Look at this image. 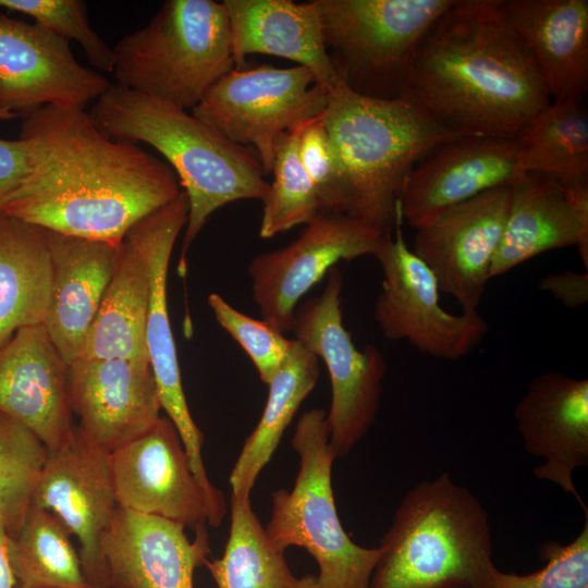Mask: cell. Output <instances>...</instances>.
<instances>
[{
  "instance_id": "cell-41",
  "label": "cell",
  "mask_w": 588,
  "mask_h": 588,
  "mask_svg": "<svg viewBox=\"0 0 588 588\" xmlns=\"http://www.w3.org/2000/svg\"><path fill=\"white\" fill-rule=\"evenodd\" d=\"M9 540L7 530L0 524V588H16L19 586L10 564Z\"/></svg>"
},
{
  "instance_id": "cell-3",
  "label": "cell",
  "mask_w": 588,
  "mask_h": 588,
  "mask_svg": "<svg viewBox=\"0 0 588 588\" xmlns=\"http://www.w3.org/2000/svg\"><path fill=\"white\" fill-rule=\"evenodd\" d=\"M88 114L112 139L150 145L174 171L188 204L177 265L182 277L187 252L211 213L240 199L262 200L269 189L253 148L230 140L170 102L111 83Z\"/></svg>"
},
{
  "instance_id": "cell-4",
  "label": "cell",
  "mask_w": 588,
  "mask_h": 588,
  "mask_svg": "<svg viewBox=\"0 0 588 588\" xmlns=\"http://www.w3.org/2000/svg\"><path fill=\"white\" fill-rule=\"evenodd\" d=\"M379 547L369 588H491L498 569L487 511L446 473L405 493Z\"/></svg>"
},
{
  "instance_id": "cell-2",
  "label": "cell",
  "mask_w": 588,
  "mask_h": 588,
  "mask_svg": "<svg viewBox=\"0 0 588 588\" xmlns=\"http://www.w3.org/2000/svg\"><path fill=\"white\" fill-rule=\"evenodd\" d=\"M399 98L458 136L505 139L551 102L500 0H454L414 48Z\"/></svg>"
},
{
  "instance_id": "cell-33",
  "label": "cell",
  "mask_w": 588,
  "mask_h": 588,
  "mask_svg": "<svg viewBox=\"0 0 588 588\" xmlns=\"http://www.w3.org/2000/svg\"><path fill=\"white\" fill-rule=\"evenodd\" d=\"M48 449L26 426L0 413V524L10 538L34 505Z\"/></svg>"
},
{
  "instance_id": "cell-37",
  "label": "cell",
  "mask_w": 588,
  "mask_h": 588,
  "mask_svg": "<svg viewBox=\"0 0 588 588\" xmlns=\"http://www.w3.org/2000/svg\"><path fill=\"white\" fill-rule=\"evenodd\" d=\"M585 524L572 542L562 546L548 541L540 548V569L529 574L503 573L493 575L491 588H588V511Z\"/></svg>"
},
{
  "instance_id": "cell-29",
  "label": "cell",
  "mask_w": 588,
  "mask_h": 588,
  "mask_svg": "<svg viewBox=\"0 0 588 588\" xmlns=\"http://www.w3.org/2000/svg\"><path fill=\"white\" fill-rule=\"evenodd\" d=\"M319 377V359L294 339L286 359L267 384L262 414L232 467L229 482L233 494L250 497L265 466L278 449L285 429Z\"/></svg>"
},
{
  "instance_id": "cell-14",
  "label": "cell",
  "mask_w": 588,
  "mask_h": 588,
  "mask_svg": "<svg viewBox=\"0 0 588 588\" xmlns=\"http://www.w3.org/2000/svg\"><path fill=\"white\" fill-rule=\"evenodd\" d=\"M188 204L183 191L163 208L137 222L131 230L146 256L150 273V298L146 323V347L161 409L175 426L194 475L210 489L201 448L204 434L194 421L184 394L167 301L168 270L173 246L186 225Z\"/></svg>"
},
{
  "instance_id": "cell-20",
  "label": "cell",
  "mask_w": 588,
  "mask_h": 588,
  "mask_svg": "<svg viewBox=\"0 0 588 588\" xmlns=\"http://www.w3.org/2000/svg\"><path fill=\"white\" fill-rule=\"evenodd\" d=\"M517 140L458 136L426 154L407 175L400 196L403 217L415 229L441 211L517 175Z\"/></svg>"
},
{
  "instance_id": "cell-17",
  "label": "cell",
  "mask_w": 588,
  "mask_h": 588,
  "mask_svg": "<svg viewBox=\"0 0 588 588\" xmlns=\"http://www.w3.org/2000/svg\"><path fill=\"white\" fill-rule=\"evenodd\" d=\"M34 505L58 516L79 543V559L93 588H109L101 540L118 507L109 454L76 430L48 450Z\"/></svg>"
},
{
  "instance_id": "cell-31",
  "label": "cell",
  "mask_w": 588,
  "mask_h": 588,
  "mask_svg": "<svg viewBox=\"0 0 588 588\" xmlns=\"http://www.w3.org/2000/svg\"><path fill=\"white\" fill-rule=\"evenodd\" d=\"M516 140L517 174L541 173L563 186L588 181V115L581 100L551 101Z\"/></svg>"
},
{
  "instance_id": "cell-6",
  "label": "cell",
  "mask_w": 588,
  "mask_h": 588,
  "mask_svg": "<svg viewBox=\"0 0 588 588\" xmlns=\"http://www.w3.org/2000/svg\"><path fill=\"white\" fill-rule=\"evenodd\" d=\"M117 84L183 110L234 69L229 19L212 0H168L113 47Z\"/></svg>"
},
{
  "instance_id": "cell-13",
  "label": "cell",
  "mask_w": 588,
  "mask_h": 588,
  "mask_svg": "<svg viewBox=\"0 0 588 588\" xmlns=\"http://www.w3.org/2000/svg\"><path fill=\"white\" fill-rule=\"evenodd\" d=\"M110 85L76 60L70 41L0 12V111L23 118L46 106L85 109Z\"/></svg>"
},
{
  "instance_id": "cell-12",
  "label": "cell",
  "mask_w": 588,
  "mask_h": 588,
  "mask_svg": "<svg viewBox=\"0 0 588 588\" xmlns=\"http://www.w3.org/2000/svg\"><path fill=\"white\" fill-rule=\"evenodd\" d=\"M382 234L347 215H318L291 244L255 256L247 271L262 319L292 331L299 299L338 262L373 256Z\"/></svg>"
},
{
  "instance_id": "cell-18",
  "label": "cell",
  "mask_w": 588,
  "mask_h": 588,
  "mask_svg": "<svg viewBox=\"0 0 588 588\" xmlns=\"http://www.w3.org/2000/svg\"><path fill=\"white\" fill-rule=\"evenodd\" d=\"M68 399L79 436L111 454L161 417L150 366L119 358H77L68 369Z\"/></svg>"
},
{
  "instance_id": "cell-36",
  "label": "cell",
  "mask_w": 588,
  "mask_h": 588,
  "mask_svg": "<svg viewBox=\"0 0 588 588\" xmlns=\"http://www.w3.org/2000/svg\"><path fill=\"white\" fill-rule=\"evenodd\" d=\"M207 303L218 323L240 344L255 365L260 380L268 384L291 352L294 340L269 322L254 319L212 293Z\"/></svg>"
},
{
  "instance_id": "cell-15",
  "label": "cell",
  "mask_w": 588,
  "mask_h": 588,
  "mask_svg": "<svg viewBox=\"0 0 588 588\" xmlns=\"http://www.w3.org/2000/svg\"><path fill=\"white\" fill-rule=\"evenodd\" d=\"M511 200L510 184L454 205L416 228L413 252L462 311H478L501 243Z\"/></svg>"
},
{
  "instance_id": "cell-1",
  "label": "cell",
  "mask_w": 588,
  "mask_h": 588,
  "mask_svg": "<svg viewBox=\"0 0 588 588\" xmlns=\"http://www.w3.org/2000/svg\"><path fill=\"white\" fill-rule=\"evenodd\" d=\"M28 171L1 213L50 232L118 246L181 193L169 164L101 133L88 111L42 107L23 117Z\"/></svg>"
},
{
  "instance_id": "cell-11",
  "label": "cell",
  "mask_w": 588,
  "mask_h": 588,
  "mask_svg": "<svg viewBox=\"0 0 588 588\" xmlns=\"http://www.w3.org/2000/svg\"><path fill=\"white\" fill-rule=\"evenodd\" d=\"M401 218L382 234L375 258L382 270L375 320L389 341H407L434 358L457 360L488 332L479 311L452 314L440 304L439 283L429 267L406 245Z\"/></svg>"
},
{
  "instance_id": "cell-5",
  "label": "cell",
  "mask_w": 588,
  "mask_h": 588,
  "mask_svg": "<svg viewBox=\"0 0 588 588\" xmlns=\"http://www.w3.org/2000/svg\"><path fill=\"white\" fill-rule=\"evenodd\" d=\"M322 120L346 188L347 216L382 233L403 218L400 196L415 164L458 137L403 98L364 96L341 79L329 91Z\"/></svg>"
},
{
  "instance_id": "cell-7",
  "label": "cell",
  "mask_w": 588,
  "mask_h": 588,
  "mask_svg": "<svg viewBox=\"0 0 588 588\" xmlns=\"http://www.w3.org/2000/svg\"><path fill=\"white\" fill-rule=\"evenodd\" d=\"M322 408L306 411L291 440L299 467L291 490L271 493L266 530L285 550L304 548L317 562V588H369L382 549L355 543L340 520L333 488L335 461Z\"/></svg>"
},
{
  "instance_id": "cell-8",
  "label": "cell",
  "mask_w": 588,
  "mask_h": 588,
  "mask_svg": "<svg viewBox=\"0 0 588 588\" xmlns=\"http://www.w3.org/2000/svg\"><path fill=\"white\" fill-rule=\"evenodd\" d=\"M454 0H317L324 44L339 79L353 91L399 98L419 39Z\"/></svg>"
},
{
  "instance_id": "cell-40",
  "label": "cell",
  "mask_w": 588,
  "mask_h": 588,
  "mask_svg": "<svg viewBox=\"0 0 588 588\" xmlns=\"http://www.w3.org/2000/svg\"><path fill=\"white\" fill-rule=\"evenodd\" d=\"M538 287L565 307L577 309L588 302V271L549 273L539 280Z\"/></svg>"
},
{
  "instance_id": "cell-9",
  "label": "cell",
  "mask_w": 588,
  "mask_h": 588,
  "mask_svg": "<svg viewBox=\"0 0 588 588\" xmlns=\"http://www.w3.org/2000/svg\"><path fill=\"white\" fill-rule=\"evenodd\" d=\"M322 293L296 308L295 340L321 359L331 382L326 414L329 441L335 460L347 456L373 425L381 402L387 362L381 351L358 348L343 324V275L338 267L328 272Z\"/></svg>"
},
{
  "instance_id": "cell-21",
  "label": "cell",
  "mask_w": 588,
  "mask_h": 588,
  "mask_svg": "<svg viewBox=\"0 0 588 588\" xmlns=\"http://www.w3.org/2000/svg\"><path fill=\"white\" fill-rule=\"evenodd\" d=\"M514 417L527 453L543 461L534 476L559 486L588 511L573 481L574 471L588 465V380L541 373L529 383Z\"/></svg>"
},
{
  "instance_id": "cell-42",
  "label": "cell",
  "mask_w": 588,
  "mask_h": 588,
  "mask_svg": "<svg viewBox=\"0 0 588 588\" xmlns=\"http://www.w3.org/2000/svg\"><path fill=\"white\" fill-rule=\"evenodd\" d=\"M15 118H17L16 114L0 111V120H11V119H15Z\"/></svg>"
},
{
  "instance_id": "cell-16",
  "label": "cell",
  "mask_w": 588,
  "mask_h": 588,
  "mask_svg": "<svg viewBox=\"0 0 588 588\" xmlns=\"http://www.w3.org/2000/svg\"><path fill=\"white\" fill-rule=\"evenodd\" d=\"M109 458L120 507L170 519L193 530L209 525L208 497L167 416L113 451Z\"/></svg>"
},
{
  "instance_id": "cell-30",
  "label": "cell",
  "mask_w": 588,
  "mask_h": 588,
  "mask_svg": "<svg viewBox=\"0 0 588 588\" xmlns=\"http://www.w3.org/2000/svg\"><path fill=\"white\" fill-rule=\"evenodd\" d=\"M231 518L223 554L206 560L217 588H317V575L296 576L284 551L269 537L250 497L231 494Z\"/></svg>"
},
{
  "instance_id": "cell-28",
  "label": "cell",
  "mask_w": 588,
  "mask_h": 588,
  "mask_svg": "<svg viewBox=\"0 0 588 588\" xmlns=\"http://www.w3.org/2000/svg\"><path fill=\"white\" fill-rule=\"evenodd\" d=\"M51 287L49 231L0 213V346L44 323Z\"/></svg>"
},
{
  "instance_id": "cell-32",
  "label": "cell",
  "mask_w": 588,
  "mask_h": 588,
  "mask_svg": "<svg viewBox=\"0 0 588 588\" xmlns=\"http://www.w3.org/2000/svg\"><path fill=\"white\" fill-rule=\"evenodd\" d=\"M71 532L52 512L33 505L9 540V559L20 588H93Z\"/></svg>"
},
{
  "instance_id": "cell-26",
  "label": "cell",
  "mask_w": 588,
  "mask_h": 588,
  "mask_svg": "<svg viewBox=\"0 0 588 588\" xmlns=\"http://www.w3.org/2000/svg\"><path fill=\"white\" fill-rule=\"evenodd\" d=\"M52 287L44 328L70 365L86 335L112 274L117 246L49 231Z\"/></svg>"
},
{
  "instance_id": "cell-24",
  "label": "cell",
  "mask_w": 588,
  "mask_h": 588,
  "mask_svg": "<svg viewBox=\"0 0 588 588\" xmlns=\"http://www.w3.org/2000/svg\"><path fill=\"white\" fill-rule=\"evenodd\" d=\"M530 52L551 101L581 100L588 87L587 0H500Z\"/></svg>"
},
{
  "instance_id": "cell-22",
  "label": "cell",
  "mask_w": 588,
  "mask_h": 588,
  "mask_svg": "<svg viewBox=\"0 0 588 588\" xmlns=\"http://www.w3.org/2000/svg\"><path fill=\"white\" fill-rule=\"evenodd\" d=\"M510 187L509 212L490 279L539 254L573 245L588 271V181L563 186L548 175L524 172Z\"/></svg>"
},
{
  "instance_id": "cell-39",
  "label": "cell",
  "mask_w": 588,
  "mask_h": 588,
  "mask_svg": "<svg viewBox=\"0 0 588 588\" xmlns=\"http://www.w3.org/2000/svg\"><path fill=\"white\" fill-rule=\"evenodd\" d=\"M28 171V154L21 139L0 138V213Z\"/></svg>"
},
{
  "instance_id": "cell-27",
  "label": "cell",
  "mask_w": 588,
  "mask_h": 588,
  "mask_svg": "<svg viewBox=\"0 0 588 588\" xmlns=\"http://www.w3.org/2000/svg\"><path fill=\"white\" fill-rule=\"evenodd\" d=\"M149 298L148 262L130 230L117 246L112 274L81 357L119 358L149 366L146 347Z\"/></svg>"
},
{
  "instance_id": "cell-19",
  "label": "cell",
  "mask_w": 588,
  "mask_h": 588,
  "mask_svg": "<svg viewBox=\"0 0 588 588\" xmlns=\"http://www.w3.org/2000/svg\"><path fill=\"white\" fill-rule=\"evenodd\" d=\"M191 540L185 527L118 505L101 540L109 588H194L210 555L207 525Z\"/></svg>"
},
{
  "instance_id": "cell-25",
  "label": "cell",
  "mask_w": 588,
  "mask_h": 588,
  "mask_svg": "<svg viewBox=\"0 0 588 588\" xmlns=\"http://www.w3.org/2000/svg\"><path fill=\"white\" fill-rule=\"evenodd\" d=\"M234 66L246 56L262 53L308 68L321 86L331 90L339 81L330 60L317 0H224Z\"/></svg>"
},
{
  "instance_id": "cell-34",
  "label": "cell",
  "mask_w": 588,
  "mask_h": 588,
  "mask_svg": "<svg viewBox=\"0 0 588 588\" xmlns=\"http://www.w3.org/2000/svg\"><path fill=\"white\" fill-rule=\"evenodd\" d=\"M303 127L282 134L277 142L271 171L273 181L261 200L259 235L262 238L307 224L320 215L319 198L298 155Z\"/></svg>"
},
{
  "instance_id": "cell-23",
  "label": "cell",
  "mask_w": 588,
  "mask_h": 588,
  "mask_svg": "<svg viewBox=\"0 0 588 588\" xmlns=\"http://www.w3.org/2000/svg\"><path fill=\"white\" fill-rule=\"evenodd\" d=\"M68 369L42 324L17 330L0 346V413L30 429L48 450L75 432Z\"/></svg>"
},
{
  "instance_id": "cell-10",
  "label": "cell",
  "mask_w": 588,
  "mask_h": 588,
  "mask_svg": "<svg viewBox=\"0 0 588 588\" xmlns=\"http://www.w3.org/2000/svg\"><path fill=\"white\" fill-rule=\"evenodd\" d=\"M329 91L303 65L234 68L210 87L192 114L230 140L253 148L269 174L278 139L320 115Z\"/></svg>"
},
{
  "instance_id": "cell-35",
  "label": "cell",
  "mask_w": 588,
  "mask_h": 588,
  "mask_svg": "<svg viewBox=\"0 0 588 588\" xmlns=\"http://www.w3.org/2000/svg\"><path fill=\"white\" fill-rule=\"evenodd\" d=\"M0 8L33 17L34 22L59 37L75 40L89 63L103 71H113V48L91 28L87 5L82 0H0Z\"/></svg>"
},
{
  "instance_id": "cell-38",
  "label": "cell",
  "mask_w": 588,
  "mask_h": 588,
  "mask_svg": "<svg viewBox=\"0 0 588 588\" xmlns=\"http://www.w3.org/2000/svg\"><path fill=\"white\" fill-rule=\"evenodd\" d=\"M298 155L319 198L320 215H347V193L322 113L304 125Z\"/></svg>"
}]
</instances>
